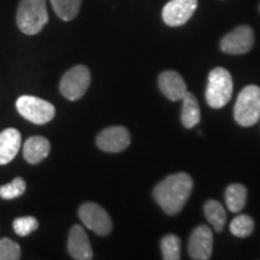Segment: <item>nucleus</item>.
Masks as SVG:
<instances>
[{"mask_svg":"<svg viewBox=\"0 0 260 260\" xmlns=\"http://www.w3.org/2000/svg\"><path fill=\"white\" fill-rule=\"evenodd\" d=\"M193 190V180L186 172H178L164 178L154 187L153 197L161 210L175 216L183 209Z\"/></svg>","mask_w":260,"mask_h":260,"instance_id":"obj_1","label":"nucleus"},{"mask_svg":"<svg viewBox=\"0 0 260 260\" xmlns=\"http://www.w3.org/2000/svg\"><path fill=\"white\" fill-rule=\"evenodd\" d=\"M16 22L19 30L24 34H39L48 22L46 0H21Z\"/></svg>","mask_w":260,"mask_h":260,"instance_id":"obj_2","label":"nucleus"},{"mask_svg":"<svg viewBox=\"0 0 260 260\" xmlns=\"http://www.w3.org/2000/svg\"><path fill=\"white\" fill-rule=\"evenodd\" d=\"M234 118L241 126H252L260 119V87L249 84L240 92L234 107Z\"/></svg>","mask_w":260,"mask_h":260,"instance_id":"obj_3","label":"nucleus"},{"mask_svg":"<svg viewBox=\"0 0 260 260\" xmlns=\"http://www.w3.org/2000/svg\"><path fill=\"white\" fill-rule=\"evenodd\" d=\"M233 95V79L224 68H214L209 74L206 102L212 109H222Z\"/></svg>","mask_w":260,"mask_h":260,"instance_id":"obj_4","label":"nucleus"},{"mask_svg":"<svg viewBox=\"0 0 260 260\" xmlns=\"http://www.w3.org/2000/svg\"><path fill=\"white\" fill-rule=\"evenodd\" d=\"M16 107L19 115L35 124H46L56 115V107L51 103L32 95L19 96Z\"/></svg>","mask_w":260,"mask_h":260,"instance_id":"obj_5","label":"nucleus"},{"mask_svg":"<svg viewBox=\"0 0 260 260\" xmlns=\"http://www.w3.org/2000/svg\"><path fill=\"white\" fill-rule=\"evenodd\" d=\"M90 84V71L84 65H76L67 71L60 81L59 90L70 102L79 100L84 95Z\"/></svg>","mask_w":260,"mask_h":260,"instance_id":"obj_6","label":"nucleus"},{"mask_svg":"<svg viewBox=\"0 0 260 260\" xmlns=\"http://www.w3.org/2000/svg\"><path fill=\"white\" fill-rule=\"evenodd\" d=\"M80 219L88 229L100 236H106L112 230V220L110 214L95 203H84L79 210Z\"/></svg>","mask_w":260,"mask_h":260,"instance_id":"obj_7","label":"nucleus"},{"mask_svg":"<svg viewBox=\"0 0 260 260\" xmlns=\"http://www.w3.org/2000/svg\"><path fill=\"white\" fill-rule=\"evenodd\" d=\"M254 45V32L249 25H240L228 32L220 41V50L229 54H245Z\"/></svg>","mask_w":260,"mask_h":260,"instance_id":"obj_8","label":"nucleus"},{"mask_svg":"<svg viewBox=\"0 0 260 260\" xmlns=\"http://www.w3.org/2000/svg\"><path fill=\"white\" fill-rule=\"evenodd\" d=\"M198 8V0H170L162 9V21L169 27L186 24Z\"/></svg>","mask_w":260,"mask_h":260,"instance_id":"obj_9","label":"nucleus"},{"mask_svg":"<svg viewBox=\"0 0 260 260\" xmlns=\"http://www.w3.org/2000/svg\"><path fill=\"white\" fill-rule=\"evenodd\" d=\"M96 145L102 151L118 153L130 145L129 130L124 126H110L102 130L96 136Z\"/></svg>","mask_w":260,"mask_h":260,"instance_id":"obj_10","label":"nucleus"},{"mask_svg":"<svg viewBox=\"0 0 260 260\" xmlns=\"http://www.w3.org/2000/svg\"><path fill=\"white\" fill-rule=\"evenodd\" d=\"M213 234L212 230L206 225H199L191 232L188 252L191 259L207 260L212 255Z\"/></svg>","mask_w":260,"mask_h":260,"instance_id":"obj_11","label":"nucleus"},{"mask_svg":"<svg viewBox=\"0 0 260 260\" xmlns=\"http://www.w3.org/2000/svg\"><path fill=\"white\" fill-rule=\"evenodd\" d=\"M68 251L71 258L76 260H90L93 258L88 236L82 226L74 225L71 228L68 239Z\"/></svg>","mask_w":260,"mask_h":260,"instance_id":"obj_12","label":"nucleus"},{"mask_svg":"<svg viewBox=\"0 0 260 260\" xmlns=\"http://www.w3.org/2000/svg\"><path fill=\"white\" fill-rule=\"evenodd\" d=\"M158 86L161 93L171 102L182 100V98L187 93V84L184 82L183 77L172 70L164 71L160 74L158 79Z\"/></svg>","mask_w":260,"mask_h":260,"instance_id":"obj_13","label":"nucleus"},{"mask_svg":"<svg viewBox=\"0 0 260 260\" xmlns=\"http://www.w3.org/2000/svg\"><path fill=\"white\" fill-rule=\"evenodd\" d=\"M21 133L15 128H8L0 133V165L14 160L21 147Z\"/></svg>","mask_w":260,"mask_h":260,"instance_id":"obj_14","label":"nucleus"},{"mask_svg":"<svg viewBox=\"0 0 260 260\" xmlns=\"http://www.w3.org/2000/svg\"><path fill=\"white\" fill-rule=\"evenodd\" d=\"M51 144L44 136H31L23 146L24 159L29 164H39L50 154Z\"/></svg>","mask_w":260,"mask_h":260,"instance_id":"obj_15","label":"nucleus"},{"mask_svg":"<svg viewBox=\"0 0 260 260\" xmlns=\"http://www.w3.org/2000/svg\"><path fill=\"white\" fill-rule=\"evenodd\" d=\"M182 112L181 119L184 128L191 129L200 122V107L197 98L193 94L187 92L182 98Z\"/></svg>","mask_w":260,"mask_h":260,"instance_id":"obj_16","label":"nucleus"},{"mask_svg":"<svg viewBox=\"0 0 260 260\" xmlns=\"http://www.w3.org/2000/svg\"><path fill=\"white\" fill-rule=\"evenodd\" d=\"M204 212L214 230L217 233L222 232L226 223V212L223 205L217 200H207L204 205Z\"/></svg>","mask_w":260,"mask_h":260,"instance_id":"obj_17","label":"nucleus"},{"mask_svg":"<svg viewBox=\"0 0 260 260\" xmlns=\"http://www.w3.org/2000/svg\"><path fill=\"white\" fill-rule=\"evenodd\" d=\"M225 203L232 212H240L247 203V188L242 184H230L225 190Z\"/></svg>","mask_w":260,"mask_h":260,"instance_id":"obj_18","label":"nucleus"},{"mask_svg":"<svg viewBox=\"0 0 260 260\" xmlns=\"http://www.w3.org/2000/svg\"><path fill=\"white\" fill-rule=\"evenodd\" d=\"M56 15L63 21H71L76 17L82 0H50Z\"/></svg>","mask_w":260,"mask_h":260,"instance_id":"obj_19","label":"nucleus"},{"mask_svg":"<svg viewBox=\"0 0 260 260\" xmlns=\"http://www.w3.org/2000/svg\"><path fill=\"white\" fill-rule=\"evenodd\" d=\"M253 230H254V220L248 214H240L230 223V233L236 237L245 239L251 235Z\"/></svg>","mask_w":260,"mask_h":260,"instance_id":"obj_20","label":"nucleus"},{"mask_svg":"<svg viewBox=\"0 0 260 260\" xmlns=\"http://www.w3.org/2000/svg\"><path fill=\"white\" fill-rule=\"evenodd\" d=\"M160 249L162 259L178 260L181 259V240L176 235H167L161 239Z\"/></svg>","mask_w":260,"mask_h":260,"instance_id":"obj_21","label":"nucleus"},{"mask_svg":"<svg viewBox=\"0 0 260 260\" xmlns=\"http://www.w3.org/2000/svg\"><path fill=\"white\" fill-rule=\"evenodd\" d=\"M27 188L25 181L21 177H16L11 183L4 184V186L0 187V198L5 200H11L19 198L21 195H23Z\"/></svg>","mask_w":260,"mask_h":260,"instance_id":"obj_22","label":"nucleus"},{"mask_svg":"<svg viewBox=\"0 0 260 260\" xmlns=\"http://www.w3.org/2000/svg\"><path fill=\"white\" fill-rule=\"evenodd\" d=\"M12 226H14L15 233L17 235L24 237L28 236L29 234H31L32 232L39 228V222L35 217L31 216H25V217H18L14 220L12 223Z\"/></svg>","mask_w":260,"mask_h":260,"instance_id":"obj_23","label":"nucleus"},{"mask_svg":"<svg viewBox=\"0 0 260 260\" xmlns=\"http://www.w3.org/2000/svg\"><path fill=\"white\" fill-rule=\"evenodd\" d=\"M21 259V247L11 239H0V260Z\"/></svg>","mask_w":260,"mask_h":260,"instance_id":"obj_24","label":"nucleus"}]
</instances>
